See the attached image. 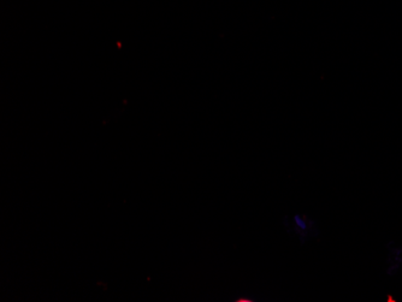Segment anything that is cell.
I'll list each match as a JSON object with an SVG mask.
<instances>
[{
  "mask_svg": "<svg viewBox=\"0 0 402 302\" xmlns=\"http://www.w3.org/2000/svg\"><path fill=\"white\" fill-rule=\"evenodd\" d=\"M294 224H295V229H297V233L300 236L301 241L307 240V235L312 231L313 222H309V218L306 216L297 215L294 217Z\"/></svg>",
  "mask_w": 402,
  "mask_h": 302,
  "instance_id": "obj_1",
  "label": "cell"
}]
</instances>
